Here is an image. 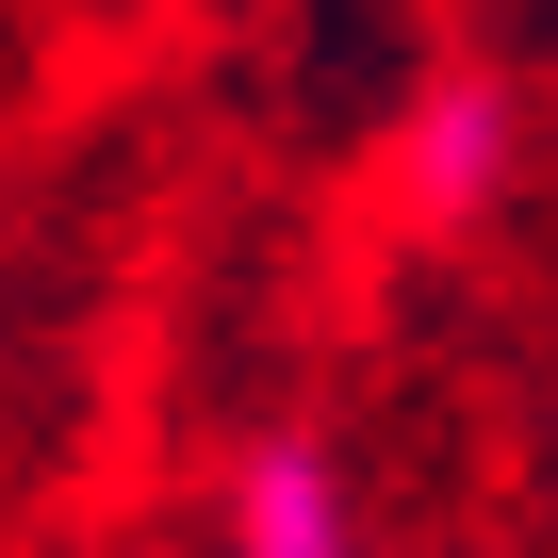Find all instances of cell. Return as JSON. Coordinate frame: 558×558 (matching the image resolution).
Returning a JSON list of instances; mask_svg holds the SVG:
<instances>
[{
    "label": "cell",
    "mask_w": 558,
    "mask_h": 558,
    "mask_svg": "<svg viewBox=\"0 0 558 558\" xmlns=\"http://www.w3.org/2000/svg\"><path fill=\"white\" fill-rule=\"evenodd\" d=\"M509 148H525V116H509V83H427L411 99V132H395V197L427 214V230H460V214H493L509 197Z\"/></svg>",
    "instance_id": "cell-1"
},
{
    "label": "cell",
    "mask_w": 558,
    "mask_h": 558,
    "mask_svg": "<svg viewBox=\"0 0 558 558\" xmlns=\"http://www.w3.org/2000/svg\"><path fill=\"white\" fill-rule=\"evenodd\" d=\"M214 542L230 558H362V493H345V460L329 444H246L230 460V509H214Z\"/></svg>",
    "instance_id": "cell-2"
}]
</instances>
